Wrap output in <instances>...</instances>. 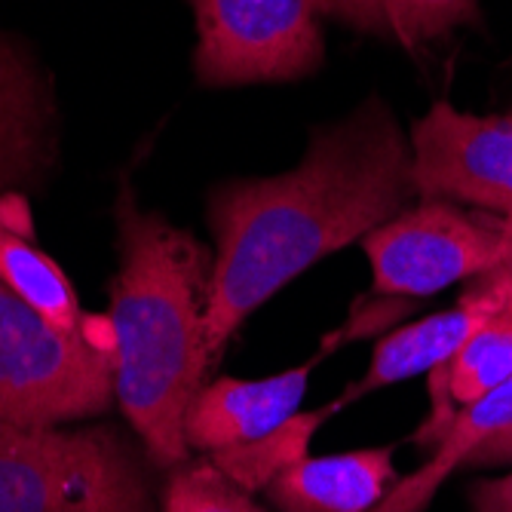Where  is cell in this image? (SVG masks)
I'll list each match as a JSON object with an SVG mask.
<instances>
[{
  "label": "cell",
  "mask_w": 512,
  "mask_h": 512,
  "mask_svg": "<svg viewBox=\"0 0 512 512\" xmlns=\"http://www.w3.org/2000/svg\"><path fill=\"white\" fill-rule=\"evenodd\" d=\"M411 194V145L381 99L316 129L295 169L215 188L209 197L215 237L209 365L264 301L316 261L362 243L396 218Z\"/></svg>",
  "instance_id": "obj_1"
},
{
  "label": "cell",
  "mask_w": 512,
  "mask_h": 512,
  "mask_svg": "<svg viewBox=\"0 0 512 512\" xmlns=\"http://www.w3.org/2000/svg\"><path fill=\"white\" fill-rule=\"evenodd\" d=\"M120 270L111 283L114 399L157 470L188 460L184 414L209 365L206 310L212 261L200 240L117 197Z\"/></svg>",
  "instance_id": "obj_2"
},
{
  "label": "cell",
  "mask_w": 512,
  "mask_h": 512,
  "mask_svg": "<svg viewBox=\"0 0 512 512\" xmlns=\"http://www.w3.org/2000/svg\"><path fill=\"white\" fill-rule=\"evenodd\" d=\"M154 467L111 424L0 427V512H157Z\"/></svg>",
  "instance_id": "obj_3"
},
{
  "label": "cell",
  "mask_w": 512,
  "mask_h": 512,
  "mask_svg": "<svg viewBox=\"0 0 512 512\" xmlns=\"http://www.w3.org/2000/svg\"><path fill=\"white\" fill-rule=\"evenodd\" d=\"M114 402L111 319L62 332L0 283V427H59Z\"/></svg>",
  "instance_id": "obj_4"
},
{
  "label": "cell",
  "mask_w": 512,
  "mask_h": 512,
  "mask_svg": "<svg viewBox=\"0 0 512 512\" xmlns=\"http://www.w3.org/2000/svg\"><path fill=\"white\" fill-rule=\"evenodd\" d=\"M362 249L375 273V295L411 304L497 270L509 252V224L448 200H421L365 234Z\"/></svg>",
  "instance_id": "obj_5"
},
{
  "label": "cell",
  "mask_w": 512,
  "mask_h": 512,
  "mask_svg": "<svg viewBox=\"0 0 512 512\" xmlns=\"http://www.w3.org/2000/svg\"><path fill=\"white\" fill-rule=\"evenodd\" d=\"M203 86L289 83L322 65L313 0H191Z\"/></svg>",
  "instance_id": "obj_6"
},
{
  "label": "cell",
  "mask_w": 512,
  "mask_h": 512,
  "mask_svg": "<svg viewBox=\"0 0 512 512\" xmlns=\"http://www.w3.org/2000/svg\"><path fill=\"white\" fill-rule=\"evenodd\" d=\"M411 184L421 200L512 218V117H479L439 99L411 132Z\"/></svg>",
  "instance_id": "obj_7"
},
{
  "label": "cell",
  "mask_w": 512,
  "mask_h": 512,
  "mask_svg": "<svg viewBox=\"0 0 512 512\" xmlns=\"http://www.w3.org/2000/svg\"><path fill=\"white\" fill-rule=\"evenodd\" d=\"M503 304H506V279L491 270V273L479 276L476 286L451 310L424 316V319L390 332L375 347V356H371V365L365 375L353 387H347V393L341 399L332 402L335 411L347 408L350 402H356L365 393H375L381 387L408 381L414 375H430L433 368L448 362L463 344H467L479 325L488 316H494Z\"/></svg>",
  "instance_id": "obj_8"
},
{
  "label": "cell",
  "mask_w": 512,
  "mask_h": 512,
  "mask_svg": "<svg viewBox=\"0 0 512 512\" xmlns=\"http://www.w3.org/2000/svg\"><path fill=\"white\" fill-rule=\"evenodd\" d=\"M319 356L307 365L279 371L258 381H237L218 378L197 390V396L184 414V439L191 451L212 454L218 448L255 442L276 427H283L289 417L298 414L310 368Z\"/></svg>",
  "instance_id": "obj_9"
},
{
  "label": "cell",
  "mask_w": 512,
  "mask_h": 512,
  "mask_svg": "<svg viewBox=\"0 0 512 512\" xmlns=\"http://www.w3.org/2000/svg\"><path fill=\"white\" fill-rule=\"evenodd\" d=\"M399 482L393 448L307 454L267 488L276 512H371Z\"/></svg>",
  "instance_id": "obj_10"
},
{
  "label": "cell",
  "mask_w": 512,
  "mask_h": 512,
  "mask_svg": "<svg viewBox=\"0 0 512 512\" xmlns=\"http://www.w3.org/2000/svg\"><path fill=\"white\" fill-rule=\"evenodd\" d=\"M50 102L31 62L0 34V197L31 184L46 166Z\"/></svg>",
  "instance_id": "obj_11"
},
{
  "label": "cell",
  "mask_w": 512,
  "mask_h": 512,
  "mask_svg": "<svg viewBox=\"0 0 512 512\" xmlns=\"http://www.w3.org/2000/svg\"><path fill=\"white\" fill-rule=\"evenodd\" d=\"M22 194L0 197V283L62 332H77L86 313L62 267L34 246Z\"/></svg>",
  "instance_id": "obj_12"
},
{
  "label": "cell",
  "mask_w": 512,
  "mask_h": 512,
  "mask_svg": "<svg viewBox=\"0 0 512 512\" xmlns=\"http://www.w3.org/2000/svg\"><path fill=\"white\" fill-rule=\"evenodd\" d=\"M512 427V378L482 399L457 408L451 417V424L445 433L436 439L430 448V460L421 470H414L411 476L399 479L384 500L371 512H421L439 491V485L460 467L467 463L470 454L494 433H503Z\"/></svg>",
  "instance_id": "obj_13"
},
{
  "label": "cell",
  "mask_w": 512,
  "mask_h": 512,
  "mask_svg": "<svg viewBox=\"0 0 512 512\" xmlns=\"http://www.w3.org/2000/svg\"><path fill=\"white\" fill-rule=\"evenodd\" d=\"M313 10L402 46L442 40L460 25L479 22V0H313Z\"/></svg>",
  "instance_id": "obj_14"
},
{
  "label": "cell",
  "mask_w": 512,
  "mask_h": 512,
  "mask_svg": "<svg viewBox=\"0 0 512 512\" xmlns=\"http://www.w3.org/2000/svg\"><path fill=\"white\" fill-rule=\"evenodd\" d=\"M332 414H335V405H325L319 411H298L273 433H267L255 442L218 448L209 454V460L243 491H249V494L264 491L279 473L295 467L298 460H304L310 454V442H313L316 430L329 421Z\"/></svg>",
  "instance_id": "obj_15"
},
{
  "label": "cell",
  "mask_w": 512,
  "mask_h": 512,
  "mask_svg": "<svg viewBox=\"0 0 512 512\" xmlns=\"http://www.w3.org/2000/svg\"><path fill=\"white\" fill-rule=\"evenodd\" d=\"M166 473L169 476L160 497L163 512H267L249 497V491L230 482L209 457L184 460Z\"/></svg>",
  "instance_id": "obj_16"
},
{
  "label": "cell",
  "mask_w": 512,
  "mask_h": 512,
  "mask_svg": "<svg viewBox=\"0 0 512 512\" xmlns=\"http://www.w3.org/2000/svg\"><path fill=\"white\" fill-rule=\"evenodd\" d=\"M470 512H512V473L470 485Z\"/></svg>",
  "instance_id": "obj_17"
},
{
  "label": "cell",
  "mask_w": 512,
  "mask_h": 512,
  "mask_svg": "<svg viewBox=\"0 0 512 512\" xmlns=\"http://www.w3.org/2000/svg\"><path fill=\"white\" fill-rule=\"evenodd\" d=\"M512 460V427L503 433L488 436L473 454H470V467H491V463H506Z\"/></svg>",
  "instance_id": "obj_18"
},
{
  "label": "cell",
  "mask_w": 512,
  "mask_h": 512,
  "mask_svg": "<svg viewBox=\"0 0 512 512\" xmlns=\"http://www.w3.org/2000/svg\"><path fill=\"white\" fill-rule=\"evenodd\" d=\"M506 224H509V252H506V261L500 267H512V218H506Z\"/></svg>",
  "instance_id": "obj_19"
}]
</instances>
